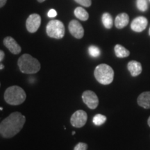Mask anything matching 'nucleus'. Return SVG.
Returning <instances> with one entry per match:
<instances>
[{"label":"nucleus","mask_w":150,"mask_h":150,"mask_svg":"<svg viewBox=\"0 0 150 150\" xmlns=\"http://www.w3.org/2000/svg\"><path fill=\"white\" fill-rule=\"evenodd\" d=\"M25 122V116L21 112H12L0 123V134L4 138H12L22 130Z\"/></svg>","instance_id":"obj_1"},{"label":"nucleus","mask_w":150,"mask_h":150,"mask_svg":"<svg viewBox=\"0 0 150 150\" xmlns=\"http://www.w3.org/2000/svg\"><path fill=\"white\" fill-rule=\"evenodd\" d=\"M18 65L20 70L24 74H35L40 70V63L36 59L25 54L18 59Z\"/></svg>","instance_id":"obj_2"},{"label":"nucleus","mask_w":150,"mask_h":150,"mask_svg":"<svg viewBox=\"0 0 150 150\" xmlns=\"http://www.w3.org/2000/svg\"><path fill=\"white\" fill-rule=\"evenodd\" d=\"M25 92L22 88L18 86H11L6 90L4 93V99L7 104L17 106L23 103L25 101Z\"/></svg>","instance_id":"obj_3"},{"label":"nucleus","mask_w":150,"mask_h":150,"mask_svg":"<svg viewBox=\"0 0 150 150\" xmlns=\"http://www.w3.org/2000/svg\"><path fill=\"white\" fill-rule=\"evenodd\" d=\"M94 75L96 80L102 85H108L111 83L114 78V71L109 65L100 64L95 68Z\"/></svg>","instance_id":"obj_4"},{"label":"nucleus","mask_w":150,"mask_h":150,"mask_svg":"<svg viewBox=\"0 0 150 150\" xmlns=\"http://www.w3.org/2000/svg\"><path fill=\"white\" fill-rule=\"evenodd\" d=\"M65 27L63 22L57 20H51L48 22L46 32L48 36L56 39H61L65 35Z\"/></svg>","instance_id":"obj_5"},{"label":"nucleus","mask_w":150,"mask_h":150,"mask_svg":"<svg viewBox=\"0 0 150 150\" xmlns=\"http://www.w3.org/2000/svg\"><path fill=\"white\" fill-rule=\"evenodd\" d=\"M88 120L87 113L82 110H76L72 114L70 118V122L73 127L81 128L86 125Z\"/></svg>","instance_id":"obj_6"},{"label":"nucleus","mask_w":150,"mask_h":150,"mask_svg":"<svg viewBox=\"0 0 150 150\" xmlns=\"http://www.w3.org/2000/svg\"><path fill=\"white\" fill-rule=\"evenodd\" d=\"M82 99L86 106L91 109H95L99 104V99L97 95L91 91L83 92L82 95Z\"/></svg>","instance_id":"obj_7"},{"label":"nucleus","mask_w":150,"mask_h":150,"mask_svg":"<svg viewBox=\"0 0 150 150\" xmlns=\"http://www.w3.org/2000/svg\"><path fill=\"white\" fill-rule=\"evenodd\" d=\"M41 24V18L38 14H31L27 18L26 27L30 33H35L39 29Z\"/></svg>","instance_id":"obj_8"},{"label":"nucleus","mask_w":150,"mask_h":150,"mask_svg":"<svg viewBox=\"0 0 150 150\" xmlns=\"http://www.w3.org/2000/svg\"><path fill=\"white\" fill-rule=\"evenodd\" d=\"M69 31L73 36L77 39L82 38L84 35V29L80 22L73 20L69 24Z\"/></svg>","instance_id":"obj_9"},{"label":"nucleus","mask_w":150,"mask_h":150,"mask_svg":"<svg viewBox=\"0 0 150 150\" xmlns=\"http://www.w3.org/2000/svg\"><path fill=\"white\" fill-rule=\"evenodd\" d=\"M147 19L143 16L137 17L131 24V28L135 32H142L147 27Z\"/></svg>","instance_id":"obj_10"},{"label":"nucleus","mask_w":150,"mask_h":150,"mask_svg":"<svg viewBox=\"0 0 150 150\" xmlns=\"http://www.w3.org/2000/svg\"><path fill=\"white\" fill-rule=\"evenodd\" d=\"M4 45L12 54H18L21 52V47L19 45L16 40L12 37H6L4 39Z\"/></svg>","instance_id":"obj_11"},{"label":"nucleus","mask_w":150,"mask_h":150,"mask_svg":"<svg viewBox=\"0 0 150 150\" xmlns=\"http://www.w3.org/2000/svg\"><path fill=\"white\" fill-rule=\"evenodd\" d=\"M127 68L132 76H137L141 74L142 68L139 62L136 61H131L127 65Z\"/></svg>","instance_id":"obj_12"},{"label":"nucleus","mask_w":150,"mask_h":150,"mask_svg":"<svg viewBox=\"0 0 150 150\" xmlns=\"http://www.w3.org/2000/svg\"><path fill=\"white\" fill-rule=\"evenodd\" d=\"M137 102L141 107L149 109L150 108V91L144 92L138 96Z\"/></svg>","instance_id":"obj_13"},{"label":"nucleus","mask_w":150,"mask_h":150,"mask_svg":"<svg viewBox=\"0 0 150 150\" xmlns=\"http://www.w3.org/2000/svg\"><path fill=\"white\" fill-rule=\"evenodd\" d=\"M129 22V17L128 15L125 13H122L119 14L116 17L115 20V25L117 29H123V28L127 26Z\"/></svg>","instance_id":"obj_14"},{"label":"nucleus","mask_w":150,"mask_h":150,"mask_svg":"<svg viewBox=\"0 0 150 150\" xmlns=\"http://www.w3.org/2000/svg\"><path fill=\"white\" fill-rule=\"evenodd\" d=\"M115 50V54L117 57L118 58H125L129 56L130 52L126 48L124 47L121 45H116L114 48Z\"/></svg>","instance_id":"obj_15"},{"label":"nucleus","mask_w":150,"mask_h":150,"mask_svg":"<svg viewBox=\"0 0 150 150\" xmlns=\"http://www.w3.org/2000/svg\"><path fill=\"white\" fill-rule=\"evenodd\" d=\"M74 15L78 19L82 20V21H86L88 20L89 15L88 13L81 7H77L74 10Z\"/></svg>","instance_id":"obj_16"},{"label":"nucleus","mask_w":150,"mask_h":150,"mask_svg":"<svg viewBox=\"0 0 150 150\" xmlns=\"http://www.w3.org/2000/svg\"><path fill=\"white\" fill-rule=\"evenodd\" d=\"M102 21L103 23V25L104 26L105 28L106 29H111L112 27V24H113V22H112V16H110L108 13H105L102 15Z\"/></svg>","instance_id":"obj_17"},{"label":"nucleus","mask_w":150,"mask_h":150,"mask_svg":"<svg viewBox=\"0 0 150 150\" xmlns=\"http://www.w3.org/2000/svg\"><path fill=\"white\" fill-rule=\"evenodd\" d=\"M106 121V117L105 115H103L102 114H97L94 116L93 122L97 126H100L104 124Z\"/></svg>","instance_id":"obj_18"},{"label":"nucleus","mask_w":150,"mask_h":150,"mask_svg":"<svg viewBox=\"0 0 150 150\" xmlns=\"http://www.w3.org/2000/svg\"><path fill=\"white\" fill-rule=\"evenodd\" d=\"M88 53L92 57L96 58L100 55V50L95 45H91L88 48Z\"/></svg>","instance_id":"obj_19"},{"label":"nucleus","mask_w":150,"mask_h":150,"mask_svg":"<svg viewBox=\"0 0 150 150\" xmlns=\"http://www.w3.org/2000/svg\"><path fill=\"white\" fill-rule=\"evenodd\" d=\"M137 8L140 11H146L148 8L147 0H137Z\"/></svg>","instance_id":"obj_20"},{"label":"nucleus","mask_w":150,"mask_h":150,"mask_svg":"<svg viewBox=\"0 0 150 150\" xmlns=\"http://www.w3.org/2000/svg\"><path fill=\"white\" fill-rule=\"evenodd\" d=\"M76 2L79 4L80 5L83 6L85 7H89L91 5V0H75Z\"/></svg>","instance_id":"obj_21"},{"label":"nucleus","mask_w":150,"mask_h":150,"mask_svg":"<svg viewBox=\"0 0 150 150\" xmlns=\"http://www.w3.org/2000/svg\"><path fill=\"white\" fill-rule=\"evenodd\" d=\"M88 145L84 142H79L74 147V150H87Z\"/></svg>","instance_id":"obj_22"},{"label":"nucleus","mask_w":150,"mask_h":150,"mask_svg":"<svg viewBox=\"0 0 150 150\" xmlns=\"http://www.w3.org/2000/svg\"><path fill=\"white\" fill-rule=\"evenodd\" d=\"M56 15H57V13H56V11L54 10V9H51V10H50V11H49L47 13L49 18H55Z\"/></svg>","instance_id":"obj_23"},{"label":"nucleus","mask_w":150,"mask_h":150,"mask_svg":"<svg viewBox=\"0 0 150 150\" xmlns=\"http://www.w3.org/2000/svg\"><path fill=\"white\" fill-rule=\"evenodd\" d=\"M4 52L1 50H0V62H1L3 61V59H4Z\"/></svg>","instance_id":"obj_24"},{"label":"nucleus","mask_w":150,"mask_h":150,"mask_svg":"<svg viewBox=\"0 0 150 150\" xmlns=\"http://www.w3.org/2000/svg\"><path fill=\"white\" fill-rule=\"evenodd\" d=\"M7 0H0V8L3 7L6 4Z\"/></svg>","instance_id":"obj_25"},{"label":"nucleus","mask_w":150,"mask_h":150,"mask_svg":"<svg viewBox=\"0 0 150 150\" xmlns=\"http://www.w3.org/2000/svg\"><path fill=\"white\" fill-rule=\"evenodd\" d=\"M147 123H148V125L150 127V116L149 117V118H148V120H147Z\"/></svg>","instance_id":"obj_26"},{"label":"nucleus","mask_w":150,"mask_h":150,"mask_svg":"<svg viewBox=\"0 0 150 150\" xmlns=\"http://www.w3.org/2000/svg\"><path fill=\"white\" fill-rule=\"evenodd\" d=\"M45 1V0H38V2H43V1Z\"/></svg>","instance_id":"obj_27"},{"label":"nucleus","mask_w":150,"mask_h":150,"mask_svg":"<svg viewBox=\"0 0 150 150\" xmlns=\"http://www.w3.org/2000/svg\"><path fill=\"white\" fill-rule=\"evenodd\" d=\"M3 68H4V65H0V69H3Z\"/></svg>","instance_id":"obj_28"},{"label":"nucleus","mask_w":150,"mask_h":150,"mask_svg":"<svg viewBox=\"0 0 150 150\" xmlns=\"http://www.w3.org/2000/svg\"><path fill=\"white\" fill-rule=\"evenodd\" d=\"M149 35H150V28H149Z\"/></svg>","instance_id":"obj_29"}]
</instances>
